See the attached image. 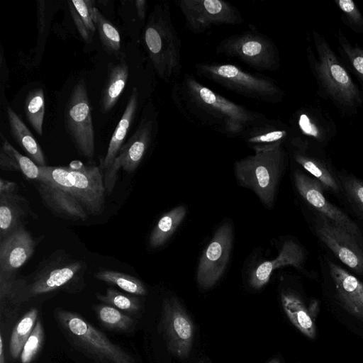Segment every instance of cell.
Listing matches in <instances>:
<instances>
[{
    "mask_svg": "<svg viewBox=\"0 0 363 363\" xmlns=\"http://www.w3.org/2000/svg\"><path fill=\"white\" fill-rule=\"evenodd\" d=\"M171 98L190 123L228 137H240L250 125L266 118L215 92L185 73L174 83Z\"/></svg>",
    "mask_w": 363,
    "mask_h": 363,
    "instance_id": "1",
    "label": "cell"
},
{
    "mask_svg": "<svg viewBox=\"0 0 363 363\" xmlns=\"http://www.w3.org/2000/svg\"><path fill=\"white\" fill-rule=\"evenodd\" d=\"M313 46L306 49L309 69L315 78L317 94L330 101L345 117H353L363 108V90L353 80L329 43L312 30Z\"/></svg>",
    "mask_w": 363,
    "mask_h": 363,
    "instance_id": "2",
    "label": "cell"
},
{
    "mask_svg": "<svg viewBox=\"0 0 363 363\" xmlns=\"http://www.w3.org/2000/svg\"><path fill=\"white\" fill-rule=\"evenodd\" d=\"M144 42L157 75L166 83L178 79L182 69V44L167 4L156 5L150 14Z\"/></svg>",
    "mask_w": 363,
    "mask_h": 363,
    "instance_id": "3",
    "label": "cell"
},
{
    "mask_svg": "<svg viewBox=\"0 0 363 363\" xmlns=\"http://www.w3.org/2000/svg\"><path fill=\"white\" fill-rule=\"evenodd\" d=\"M85 262L60 249L44 258L24 279L23 301L59 290L78 292L85 286Z\"/></svg>",
    "mask_w": 363,
    "mask_h": 363,
    "instance_id": "4",
    "label": "cell"
},
{
    "mask_svg": "<svg viewBox=\"0 0 363 363\" xmlns=\"http://www.w3.org/2000/svg\"><path fill=\"white\" fill-rule=\"evenodd\" d=\"M196 74L233 92L259 101L281 102L285 91L272 78L246 72L231 64L201 62L194 66Z\"/></svg>",
    "mask_w": 363,
    "mask_h": 363,
    "instance_id": "5",
    "label": "cell"
},
{
    "mask_svg": "<svg viewBox=\"0 0 363 363\" xmlns=\"http://www.w3.org/2000/svg\"><path fill=\"white\" fill-rule=\"evenodd\" d=\"M39 180L50 182L71 194L88 216L101 214L105 208L103 174L96 166L83 165L74 170L69 167H40Z\"/></svg>",
    "mask_w": 363,
    "mask_h": 363,
    "instance_id": "6",
    "label": "cell"
},
{
    "mask_svg": "<svg viewBox=\"0 0 363 363\" xmlns=\"http://www.w3.org/2000/svg\"><path fill=\"white\" fill-rule=\"evenodd\" d=\"M286 162L284 145L255 151L235 163L240 184L252 190L268 207L274 203L277 186Z\"/></svg>",
    "mask_w": 363,
    "mask_h": 363,
    "instance_id": "7",
    "label": "cell"
},
{
    "mask_svg": "<svg viewBox=\"0 0 363 363\" xmlns=\"http://www.w3.org/2000/svg\"><path fill=\"white\" fill-rule=\"evenodd\" d=\"M55 314L68 340L98 362L135 363L127 352L79 314L63 309H57Z\"/></svg>",
    "mask_w": 363,
    "mask_h": 363,
    "instance_id": "8",
    "label": "cell"
},
{
    "mask_svg": "<svg viewBox=\"0 0 363 363\" xmlns=\"http://www.w3.org/2000/svg\"><path fill=\"white\" fill-rule=\"evenodd\" d=\"M216 52L228 57L236 58L259 71L274 72L281 65L276 44L266 35L250 30L230 35L216 46Z\"/></svg>",
    "mask_w": 363,
    "mask_h": 363,
    "instance_id": "9",
    "label": "cell"
},
{
    "mask_svg": "<svg viewBox=\"0 0 363 363\" xmlns=\"http://www.w3.org/2000/svg\"><path fill=\"white\" fill-rule=\"evenodd\" d=\"M65 122L78 153L92 160L95 153L94 130L91 104L84 79H80L72 91L65 108Z\"/></svg>",
    "mask_w": 363,
    "mask_h": 363,
    "instance_id": "10",
    "label": "cell"
},
{
    "mask_svg": "<svg viewBox=\"0 0 363 363\" xmlns=\"http://www.w3.org/2000/svg\"><path fill=\"white\" fill-rule=\"evenodd\" d=\"M177 4L185 28L194 34L203 33L214 26H235L244 22L241 12L224 0H179Z\"/></svg>",
    "mask_w": 363,
    "mask_h": 363,
    "instance_id": "11",
    "label": "cell"
},
{
    "mask_svg": "<svg viewBox=\"0 0 363 363\" xmlns=\"http://www.w3.org/2000/svg\"><path fill=\"white\" fill-rule=\"evenodd\" d=\"M156 126L155 116H144L141 118L137 130L122 146L105 173L104 182L106 192L110 194L113 191L121 168L127 172H132L138 168L150 145Z\"/></svg>",
    "mask_w": 363,
    "mask_h": 363,
    "instance_id": "12",
    "label": "cell"
},
{
    "mask_svg": "<svg viewBox=\"0 0 363 363\" xmlns=\"http://www.w3.org/2000/svg\"><path fill=\"white\" fill-rule=\"evenodd\" d=\"M160 325L170 352L179 358L187 357L192 347L194 325L177 298L164 299Z\"/></svg>",
    "mask_w": 363,
    "mask_h": 363,
    "instance_id": "13",
    "label": "cell"
},
{
    "mask_svg": "<svg viewBox=\"0 0 363 363\" xmlns=\"http://www.w3.org/2000/svg\"><path fill=\"white\" fill-rule=\"evenodd\" d=\"M318 238L348 267L363 274V249L357 239L320 213L315 225Z\"/></svg>",
    "mask_w": 363,
    "mask_h": 363,
    "instance_id": "14",
    "label": "cell"
},
{
    "mask_svg": "<svg viewBox=\"0 0 363 363\" xmlns=\"http://www.w3.org/2000/svg\"><path fill=\"white\" fill-rule=\"evenodd\" d=\"M233 241V229L224 223L216 231L201 257L196 279L200 286H213L223 275L227 265Z\"/></svg>",
    "mask_w": 363,
    "mask_h": 363,
    "instance_id": "15",
    "label": "cell"
},
{
    "mask_svg": "<svg viewBox=\"0 0 363 363\" xmlns=\"http://www.w3.org/2000/svg\"><path fill=\"white\" fill-rule=\"evenodd\" d=\"M294 176L298 192L309 205L318 211V213L340 225L357 239L362 238V235L358 225L326 199L319 182L300 170H296Z\"/></svg>",
    "mask_w": 363,
    "mask_h": 363,
    "instance_id": "16",
    "label": "cell"
},
{
    "mask_svg": "<svg viewBox=\"0 0 363 363\" xmlns=\"http://www.w3.org/2000/svg\"><path fill=\"white\" fill-rule=\"evenodd\" d=\"M35 241L22 225L0 240V278L15 279L35 252Z\"/></svg>",
    "mask_w": 363,
    "mask_h": 363,
    "instance_id": "17",
    "label": "cell"
},
{
    "mask_svg": "<svg viewBox=\"0 0 363 363\" xmlns=\"http://www.w3.org/2000/svg\"><path fill=\"white\" fill-rule=\"evenodd\" d=\"M291 123L297 135L323 145L331 141L337 132L331 116L321 108L312 105L298 108L291 116Z\"/></svg>",
    "mask_w": 363,
    "mask_h": 363,
    "instance_id": "18",
    "label": "cell"
},
{
    "mask_svg": "<svg viewBox=\"0 0 363 363\" xmlns=\"http://www.w3.org/2000/svg\"><path fill=\"white\" fill-rule=\"evenodd\" d=\"M296 135L291 126L266 117L246 128L240 138L255 152L284 145Z\"/></svg>",
    "mask_w": 363,
    "mask_h": 363,
    "instance_id": "19",
    "label": "cell"
},
{
    "mask_svg": "<svg viewBox=\"0 0 363 363\" xmlns=\"http://www.w3.org/2000/svg\"><path fill=\"white\" fill-rule=\"evenodd\" d=\"M35 186L44 206L56 216L81 222L87 219L82 206L67 191L43 180L35 181Z\"/></svg>",
    "mask_w": 363,
    "mask_h": 363,
    "instance_id": "20",
    "label": "cell"
},
{
    "mask_svg": "<svg viewBox=\"0 0 363 363\" xmlns=\"http://www.w3.org/2000/svg\"><path fill=\"white\" fill-rule=\"evenodd\" d=\"M303 259L302 247L293 240H287L274 259L264 262L255 269L251 273L250 284L255 289H260L269 281L275 269L287 265L301 268Z\"/></svg>",
    "mask_w": 363,
    "mask_h": 363,
    "instance_id": "21",
    "label": "cell"
},
{
    "mask_svg": "<svg viewBox=\"0 0 363 363\" xmlns=\"http://www.w3.org/2000/svg\"><path fill=\"white\" fill-rule=\"evenodd\" d=\"M328 267L340 300L354 314L363 316V284L333 262Z\"/></svg>",
    "mask_w": 363,
    "mask_h": 363,
    "instance_id": "22",
    "label": "cell"
},
{
    "mask_svg": "<svg viewBox=\"0 0 363 363\" xmlns=\"http://www.w3.org/2000/svg\"><path fill=\"white\" fill-rule=\"evenodd\" d=\"M288 143L298 164L311 174L321 185L334 191L338 190V185L325 162L310 152L307 139L296 135Z\"/></svg>",
    "mask_w": 363,
    "mask_h": 363,
    "instance_id": "23",
    "label": "cell"
},
{
    "mask_svg": "<svg viewBox=\"0 0 363 363\" xmlns=\"http://www.w3.org/2000/svg\"><path fill=\"white\" fill-rule=\"evenodd\" d=\"M31 213L24 196L17 193L0 195V240L24 225V220Z\"/></svg>",
    "mask_w": 363,
    "mask_h": 363,
    "instance_id": "24",
    "label": "cell"
},
{
    "mask_svg": "<svg viewBox=\"0 0 363 363\" xmlns=\"http://www.w3.org/2000/svg\"><path fill=\"white\" fill-rule=\"evenodd\" d=\"M139 104V93L137 87H133L128 98L125 111L116 127L110 140L106 154L101 162V168L107 170L113 164L135 118Z\"/></svg>",
    "mask_w": 363,
    "mask_h": 363,
    "instance_id": "25",
    "label": "cell"
},
{
    "mask_svg": "<svg viewBox=\"0 0 363 363\" xmlns=\"http://www.w3.org/2000/svg\"><path fill=\"white\" fill-rule=\"evenodd\" d=\"M7 116L10 132L15 141L39 167L46 166V160L40 145L29 129L10 107L7 108Z\"/></svg>",
    "mask_w": 363,
    "mask_h": 363,
    "instance_id": "26",
    "label": "cell"
},
{
    "mask_svg": "<svg viewBox=\"0 0 363 363\" xmlns=\"http://www.w3.org/2000/svg\"><path fill=\"white\" fill-rule=\"evenodd\" d=\"M0 167L4 171L20 172L30 180L40 179V167L28 156L17 151L1 133Z\"/></svg>",
    "mask_w": 363,
    "mask_h": 363,
    "instance_id": "27",
    "label": "cell"
},
{
    "mask_svg": "<svg viewBox=\"0 0 363 363\" xmlns=\"http://www.w3.org/2000/svg\"><path fill=\"white\" fill-rule=\"evenodd\" d=\"M129 69L124 57L111 69L107 82L102 91L101 109L106 113L111 110L117 103L125 87Z\"/></svg>",
    "mask_w": 363,
    "mask_h": 363,
    "instance_id": "28",
    "label": "cell"
},
{
    "mask_svg": "<svg viewBox=\"0 0 363 363\" xmlns=\"http://www.w3.org/2000/svg\"><path fill=\"white\" fill-rule=\"evenodd\" d=\"M281 301L284 311L291 323L303 335L314 338L315 325L302 301L290 293H282Z\"/></svg>",
    "mask_w": 363,
    "mask_h": 363,
    "instance_id": "29",
    "label": "cell"
},
{
    "mask_svg": "<svg viewBox=\"0 0 363 363\" xmlns=\"http://www.w3.org/2000/svg\"><path fill=\"white\" fill-rule=\"evenodd\" d=\"M335 38L341 61L348 72L355 76L363 90V47L351 43L341 29L337 30Z\"/></svg>",
    "mask_w": 363,
    "mask_h": 363,
    "instance_id": "30",
    "label": "cell"
},
{
    "mask_svg": "<svg viewBox=\"0 0 363 363\" xmlns=\"http://www.w3.org/2000/svg\"><path fill=\"white\" fill-rule=\"evenodd\" d=\"M186 213V208L179 206L164 213L150 235V245L153 248L163 245L180 225Z\"/></svg>",
    "mask_w": 363,
    "mask_h": 363,
    "instance_id": "31",
    "label": "cell"
},
{
    "mask_svg": "<svg viewBox=\"0 0 363 363\" xmlns=\"http://www.w3.org/2000/svg\"><path fill=\"white\" fill-rule=\"evenodd\" d=\"M96 279L110 285L116 286L134 296H145L147 294L143 282L131 275L107 269H100L93 275Z\"/></svg>",
    "mask_w": 363,
    "mask_h": 363,
    "instance_id": "32",
    "label": "cell"
},
{
    "mask_svg": "<svg viewBox=\"0 0 363 363\" xmlns=\"http://www.w3.org/2000/svg\"><path fill=\"white\" fill-rule=\"evenodd\" d=\"M92 2L90 0H72L68 2L74 23L83 40L87 43L91 41L96 31L91 13Z\"/></svg>",
    "mask_w": 363,
    "mask_h": 363,
    "instance_id": "33",
    "label": "cell"
},
{
    "mask_svg": "<svg viewBox=\"0 0 363 363\" xmlns=\"http://www.w3.org/2000/svg\"><path fill=\"white\" fill-rule=\"evenodd\" d=\"M91 13L104 49L108 53H118L121 50V36L118 30L94 5V1L91 5Z\"/></svg>",
    "mask_w": 363,
    "mask_h": 363,
    "instance_id": "34",
    "label": "cell"
},
{
    "mask_svg": "<svg viewBox=\"0 0 363 363\" xmlns=\"http://www.w3.org/2000/svg\"><path fill=\"white\" fill-rule=\"evenodd\" d=\"M38 315V309L31 308L14 327L9 343V352L13 358H18L21 354L23 346L35 325Z\"/></svg>",
    "mask_w": 363,
    "mask_h": 363,
    "instance_id": "35",
    "label": "cell"
},
{
    "mask_svg": "<svg viewBox=\"0 0 363 363\" xmlns=\"http://www.w3.org/2000/svg\"><path fill=\"white\" fill-rule=\"evenodd\" d=\"M95 311L101 323L110 330L128 331L133 325V319L119 309L106 304L95 306Z\"/></svg>",
    "mask_w": 363,
    "mask_h": 363,
    "instance_id": "36",
    "label": "cell"
},
{
    "mask_svg": "<svg viewBox=\"0 0 363 363\" xmlns=\"http://www.w3.org/2000/svg\"><path fill=\"white\" fill-rule=\"evenodd\" d=\"M45 108L43 89L37 88L29 92L25 101L26 116L32 128L40 135L43 134Z\"/></svg>",
    "mask_w": 363,
    "mask_h": 363,
    "instance_id": "37",
    "label": "cell"
},
{
    "mask_svg": "<svg viewBox=\"0 0 363 363\" xmlns=\"http://www.w3.org/2000/svg\"><path fill=\"white\" fill-rule=\"evenodd\" d=\"M96 298L104 303L129 314H135L141 306L140 300L134 295L125 294L112 288L107 289L104 295L96 294Z\"/></svg>",
    "mask_w": 363,
    "mask_h": 363,
    "instance_id": "38",
    "label": "cell"
},
{
    "mask_svg": "<svg viewBox=\"0 0 363 363\" xmlns=\"http://www.w3.org/2000/svg\"><path fill=\"white\" fill-rule=\"evenodd\" d=\"M342 22L357 34H363V16L352 0H335Z\"/></svg>",
    "mask_w": 363,
    "mask_h": 363,
    "instance_id": "39",
    "label": "cell"
},
{
    "mask_svg": "<svg viewBox=\"0 0 363 363\" xmlns=\"http://www.w3.org/2000/svg\"><path fill=\"white\" fill-rule=\"evenodd\" d=\"M43 340V328L41 321L38 320L21 352V361L22 363H30L40 350Z\"/></svg>",
    "mask_w": 363,
    "mask_h": 363,
    "instance_id": "40",
    "label": "cell"
},
{
    "mask_svg": "<svg viewBox=\"0 0 363 363\" xmlns=\"http://www.w3.org/2000/svg\"><path fill=\"white\" fill-rule=\"evenodd\" d=\"M342 184L348 199L363 213V182L353 177H345Z\"/></svg>",
    "mask_w": 363,
    "mask_h": 363,
    "instance_id": "41",
    "label": "cell"
},
{
    "mask_svg": "<svg viewBox=\"0 0 363 363\" xmlns=\"http://www.w3.org/2000/svg\"><path fill=\"white\" fill-rule=\"evenodd\" d=\"M18 184L3 178H0V195L17 193Z\"/></svg>",
    "mask_w": 363,
    "mask_h": 363,
    "instance_id": "42",
    "label": "cell"
},
{
    "mask_svg": "<svg viewBox=\"0 0 363 363\" xmlns=\"http://www.w3.org/2000/svg\"><path fill=\"white\" fill-rule=\"evenodd\" d=\"M135 7L138 16L140 21H144L146 17L147 1L145 0H136Z\"/></svg>",
    "mask_w": 363,
    "mask_h": 363,
    "instance_id": "43",
    "label": "cell"
},
{
    "mask_svg": "<svg viewBox=\"0 0 363 363\" xmlns=\"http://www.w3.org/2000/svg\"><path fill=\"white\" fill-rule=\"evenodd\" d=\"M0 363H5L3 347V338L1 335H0Z\"/></svg>",
    "mask_w": 363,
    "mask_h": 363,
    "instance_id": "44",
    "label": "cell"
},
{
    "mask_svg": "<svg viewBox=\"0 0 363 363\" xmlns=\"http://www.w3.org/2000/svg\"><path fill=\"white\" fill-rule=\"evenodd\" d=\"M267 363H280L279 359L277 358H274L272 359H271L269 362H268Z\"/></svg>",
    "mask_w": 363,
    "mask_h": 363,
    "instance_id": "45",
    "label": "cell"
},
{
    "mask_svg": "<svg viewBox=\"0 0 363 363\" xmlns=\"http://www.w3.org/2000/svg\"><path fill=\"white\" fill-rule=\"evenodd\" d=\"M199 363H203V362H199Z\"/></svg>",
    "mask_w": 363,
    "mask_h": 363,
    "instance_id": "46",
    "label": "cell"
}]
</instances>
